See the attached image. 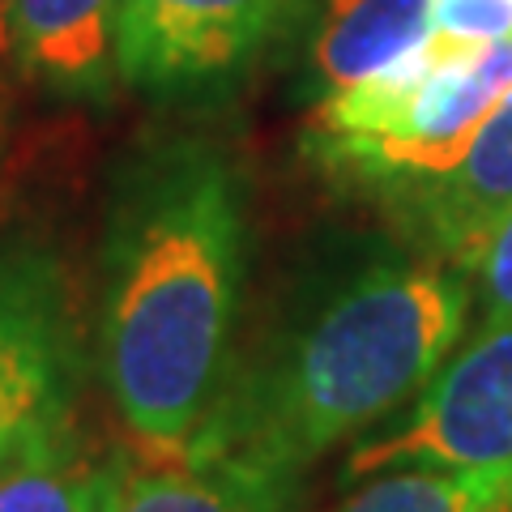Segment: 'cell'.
I'll return each instance as SVG.
<instances>
[{
	"label": "cell",
	"mask_w": 512,
	"mask_h": 512,
	"mask_svg": "<svg viewBox=\"0 0 512 512\" xmlns=\"http://www.w3.org/2000/svg\"><path fill=\"white\" fill-rule=\"evenodd\" d=\"M308 0H120L116 77L146 94H197L239 77Z\"/></svg>",
	"instance_id": "cell-6"
},
{
	"label": "cell",
	"mask_w": 512,
	"mask_h": 512,
	"mask_svg": "<svg viewBox=\"0 0 512 512\" xmlns=\"http://www.w3.org/2000/svg\"><path fill=\"white\" fill-rule=\"evenodd\" d=\"M248 184L205 137H167L116 171L99 244L94 372L137 457H184L239 363Z\"/></svg>",
	"instance_id": "cell-1"
},
{
	"label": "cell",
	"mask_w": 512,
	"mask_h": 512,
	"mask_svg": "<svg viewBox=\"0 0 512 512\" xmlns=\"http://www.w3.org/2000/svg\"><path fill=\"white\" fill-rule=\"evenodd\" d=\"M508 90L512 39H466L431 26L393 69L316 103L312 150L325 167L389 188V197L410 192L444 180L470 154Z\"/></svg>",
	"instance_id": "cell-3"
},
{
	"label": "cell",
	"mask_w": 512,
	"mask_h": 512,
	"mask_svg": "<svg viewBox=\"0 0 512 512\" xmlns=\"http://www.w3.org/2000/svg\"><path fill=\"white\" fill-rule=\"evenodd\" d=\"M457 261L376 244L299 286L188 453L291 478L414 402L470 325ZM184 453V457H188Z\"/></svg>",
	"instance_id": "cell-2"
},
{
	"label": "cell",
	"mask_w": 512,
	"mask_h": 512,
	"mask_svg": "<svg viewBox=\"0 0 512 512\" xmlns=\"http://www.w3.org/2000/svg\"><path fill=\"white\" fill-rule=\"evenodd\" d=\"M82 325L60 252L0 244V466L77 427Z\"/></svg>",
	"instance_id": "cell-4"
},
{
	"label": "cell",
	"mask_w": 512,
	"mask_h": 512,
	"mask_svg": "<svg viewBox=\"0 0 512 512\" xmlns=\"http://www.w3.org/2000/svg\"><path fill=\"white\" fill-rule=\"evenodd\" d=\"M13 39H9V18H5V0H0V141H5V124H9V107H13Z\"/></svg>",
	"instance_id": "cell-15"
},
{
	"label": "cell",
	"mask_w": 512,
	"mask_h": 512,
	"mask_svg": "<svg viewBox=\"0 0 512 512\" xmlns=\"http://www.w3.org/2000/svg\"><path fill=\"white\" fill-rule=\"evenodd\" d=\"M431 26L466 39H512V0H431Z\"/></svg>",
	"instance_id": "cell-14"
},
{
	"label": "cell",
	"mask_w": 512,
	"mask_h": 512,
	"mask_svg": "<svg viewBox=\"0 0 512 512\" xmlns=\"http://www.w3.org/2000/svg\"><path fill=\"white\" fill-rule=\"evenodd\" d=\"M470 274L478 325L512 316V210L457 261Z\"/></svg>",
	"instance_id": "cell-13"
},
{
	"label": "cell",
	"mask_w": 512,
	"mask_h": 512,
	"mask_svg": "<svg viewBox=\"0 0 512 512\" xmlns=\"http://www.w3.org/2000/svg\"><path fill=\"white\" fill-rule=\"evenodd\" d=\"M393 201L406 205L414 248L461 261L512 210V90L444 180L393 192Z\"/></svg>",
	"instance_id": "cell-7"
},
{
	"label": "cell",
	"mask_w": 512,
	"mask_h": 512,
	"mask_svg": "<svg viewBox=\"0 0 512 512\" xmlns=\"http://www.w3.org/2000/svg\"><path fill=\"white\" fill-rule=\"evenodd\" d=\"M299 483L218 457H128L111 512H295Z\"/></svg>",
	"instance_id": "cell-9"
},
{
	"label": "cell",
	"mask_w": 512,
	"mask_h": 512,
	"mask_svg": "<svg viewBox=\"0 0 512 512\" xmlns=\"http://www.w3.org/2000/svg\"><path fill=\"white\" fill-rule=\"evenodd\" d=\"M397 466H512V316L478 325L414 397L410 419L350 453L346 478Z\"/></svg>",
	"instance_id": "cell-5"
},
{
	"label": "cell",
	"mask_w": 512,
	"mask_h": 512,
	"mask_svg": "<svg viewBox=\"0 0 512 512\" xmlns=\"http://www.w3.org/2000/svg\"><path fill=\"white\" fill-rule=\"evenodd\" d=\"M338 512H512V466H397L367 474Z\"/></svg>",
	"instance_id": "cell-12"
},
{
	"label": "cell",
	"mask_w": 512,
	"mask_h": 512,
	"mask_svg": "<svg viewBox=\"0 0 512 512\" xmlns=\"http://www.w3.org/2000/svg\"><path fill=\"white\" fill-rule=\"evenodd\" d=\"M427 35L431 0H325L312 43L320 99L393 69Z\"/></svg>",
	"instance_id": "cell-10"
},
{
	"label": "cell",
	"mask_w": 512,
	"mask_h": 512,
	"mask_svg": "<svg viewBox=\"0 0 512 512\" xmlns=\"http://www.w3.org/2000/svg\"><path fill=\"white\" fill-rule=\"evenodd\" d=\"M124 461V453H99L69 427L0 466V512H111Z\"/></svg>",
	"instance_id": "cell-11"
},
{
	"label": "cell",
	"mask_w": 512,
	"mask_h": 512,
	"mask_svg": "<svg viewBox=\"0 0 512 512\" xmlns=\"http://www.w3.org/2000/svg\"><path fill=\"white\" fill-rule=\"evenodd\" d=\"M18 73L64 99H107L120 0H5Z\"/></svg>",
	"instance_id": "cell-8"
}]
</instances>
